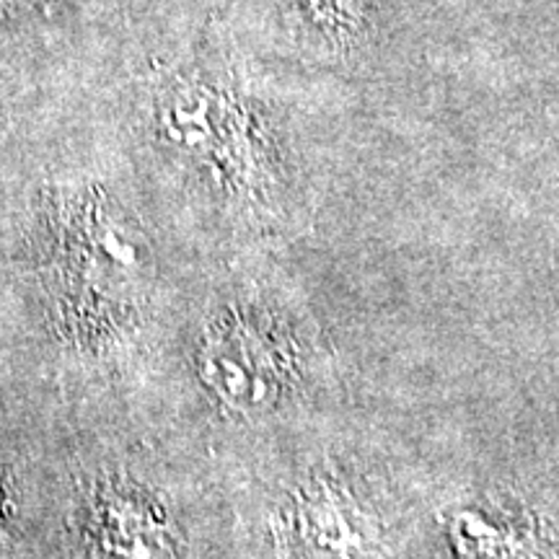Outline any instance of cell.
<instances>
[{
    "mask_svg": "<svg viewBox=\"0 0 559 559\" xmlns=\"http://www.w3.org/2000/svg\"><path fill=\"white\" fill-rule=\"evenodd\" d=\"M362 3L366 0H309L313 16L337 32L353 29L358 24L362 16Z\"/></svg>",
    "mask_w": 559,
    "mask_h": 559,
    "instance_id": "3957f363",
    "label": "cell"
},
{
    "mask_svg": "<svg viewBox=\"0 0 559 559\" xmlns=\"http://www.w3.org/2000/svg\"><path fill=\"white\" fill-rule=\"evenodd\" d=\"M247 326L215 324L200 349V373L230 407H254L270 391V360Z\"/></svg>",
    "mask_w": 559,
    "mask_h": 559,
    "instance_id": "6da1fadb",
    "label": "cell"
},
{
    "mask_svg": "<svg viewBox=\"0 0 559 559\" xmlns=\"http://www.w3.org/2000/svg\"><path fill=\"white\" fill-rule=\"evenodd\" d=\"M3 515H5V489H3V481H0V526H3Z\"/></svg>",
    "mask_w": 559,
    "mask_h": 559,
    "instance_id": "277c9868",
    "label": "cell"
},
{
    "mask_svg": "<svg viewBox=\"0 0 559 559\" xmlns=\"http://www.w3.org/2000/svg\"><path fill=\"white\" fill-rule=\"evenodd\" d=\"M94 542L102 559H156L160 523L148 500L107 492L94 513Z\"/></svg>",
    "mask_w": 559,
    "mask_h": 559,
    "instance_id": "7a4b0ae2",
    "label": "cell"
}]
</instances>
